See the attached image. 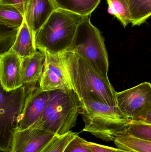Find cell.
<instances>
[{"mask_svg": "<svg viewBox=\"0 0 151 152\" xmlns=\"http://www.w3.org/2000/svg\"><path fill=\"white\" fill-rule=\"evenodd\" d=\"M72 89L80 101L92 99L111 106H117L116 92L110 83L88 61L69 51L59 53Z\"/></svg>", "mask_w": 151, "mask_h": 152, "instance_id": "6da1fadb", "label": "cell"}, {"mask_svg": "<svg viewBox=\"0 0 151 152\" xmlns=\"http://www.w3.org/2000/svg\"><path fill=\"white\" fill-rule=\"evenodd\" d=\"M82 111V104L72 89L50 91L44 112L31 127L44 129L56 135H64L75 126L77 118Z\"/></svg>", "mask_w": 151, "mask_h": 152, "instance_id": "7a4b0ae2", "label": "cell"}, {"mask_svg": "<svg viewBox=\"0 0 151 152\" xmlns=\"http://www.w3.org/2000/svg\"><path fill=\"white\" fill-rule=\"evenodd\" d=\"M81 114L85 124L82 131L106 142L113 141L126 134L130 121L117 106H111L92 99L81 101Z\"/></svg>", "mask_w": 151, "mask_h": 152, "instance_id": "3957f363", "label": "cell"}, {"mask_svg": "<svg viewBox=\"0 0 151 152\" xmlns=\"http://www.w3.org/2000/svg\"><path fill=\"white\" fill-rule=\"evenodd\" d=\"M83 17L57 8L35 35L36 49L55 53L67 50Z\"/></svg>", "mask_w": 151, "mask_h": 152, "instance_id": "277c9868", "label": "cell"}, {"mask_svg": "<svg viewBox=\"0 0 151 152\" xmlns=\"http://www.w3.org/2000/svg\"><path fill=\"white\" fill-rule=\"evenodd\" d=\"M65 51L80 55L104 77L108 78L109 60L104 38L99 29L84 17L78 25L72 42Z\"/></svg>", "mask_w": 151, "mask_h": 152, "instance_id": "5b68a950", "label": "cell"}, {"mask_svg": "<svg viewBox=\"0 0 151 152\" xmlns=\"http://www.w3.org/2000/svg\"><path fill=\"white\" fill-rule=\"evenodd\" d=\"M28 85L7 92L0 83V151H9L25 105Z\"/></svg>", "mask_w": 151, "mask_h": 152, "instance_id": "8992f818", "label": "cell"}, {"mask_svg": "<svg viewBox=\"0 0 151 152\" xmlns=\"http://www.w3.org/2000/svg\"><path fill=\"white\" fill-rule=\"evenodd\" d=\"M117 106L130 121L151 124V85L144 82L116 92Z\"/></svg>", "mask_w": 151, "mask_h": 152, "instance_id": "52a82bcc", "label": "cell"}, {"mask_svg": "<svg viewBox=\"0 0 151 152\" xmlns=\"http://www.w3.org/2000/svg\"><path fill=\"white\" fill-rule=\"evenodd\" d=\"M43 51L45 53V63L39 88L43 91L72 89L59 53Z\"/></svg>", "mask_w": 151, "mask_h": 152, "instance_id": "ba28073f", "label": "cell"}, {"mask_svg": "<svg viewBox=\"0 0 151 152\" xmlns=\"http://www.w3.org/2000/svg\"><path fill=\"white\" fill-rule=\"evenodd\" d=\"M50 91L39 88V82L28 85L25 105L20 117L17 130H23L33 126L44 112Z\"/></svg>", "mask_w": 151, "mask_h": 152, "instance_id": "9c48e42d", "label": "cell"}, {"mask_svg": "<svg viewBox=\"0 0 151 152\" xmlns=\"http://www.w3.org/2000/svg\"><path fill=\"white\" fill-rule=\"evenodd\" d=\"M56 135L40 129L17 130L8 152H41Z\"/></svg>", "mask_w": 151, "mask_h": 152, "instance_id": "30bf717a", "label": "cell"}, {"mask_svg": "<svg viewBox=\"0 0 151 152\" xmlns=\"http://www.w3.org/2000/svg\"><path fill=\"white\" fill-rule=\"evenodd\" d=\"M22 58L10 50L0 55V83L7 92L23 86Z\"/></svg>", "mask_w": 151, "mask_h": 152, "instance_id": "8fae6325", "label": "cell"}, {"mask_svg": "<svg viewBox=\"0 0 151 152\" xmlns=\"http://www.w3.org/2000/svg\"><path fill=\"white\" fill-rule=\"evenodd\" d=\"M57 8L53 0L26 1L24 9L25 21L34 36Z\"/></svg>", "mask_w": 151, "mask_h": 152, "instance_id": "7c38bea8", "label": "cell"}, {"mask_svg": "<svg viewBox=\"0 0 151 152\" xmlns=\"http://www.w3.org/2000/svg\"><path fill=\"white\" fill-rule=\"evenodd\" d=\"M45 59V53L40 50L31 56L22 58L21 68L23 85L39 82L43 72Z\"/></svg>", "mask_w": 151, "mask_h": 152, "instance_id": "4fadbf2b", "label": "cell"}, {"mask_svg": "<svg viewBox=\"0 0 151 152\" xmlns=\"http://www.w3.org/2000/svg\"><path fill=\"white\" fill-rule=\"evenodd\" d=\"M10 50L22 58L31 56L37 51L34 35L25 21L18 30L15 41Z\"/></svg>", "mask_w": 151, "mask_h": 152, "instance_id": "5bb4252c", "label": "cell"}, {"mask_svg": "<svg viewBox=\"0 0 151 152\" xmlns=\"http://www.w3.org/2000/svg\"><path fill=\"white\" fill-rule=\"evenodd\" d=\"M58 8L82 17L89 16L96 9L101 0H53Z\"/></svg>", "mask_w": 151, "mask_h": 152, "instance_id": "9a60e30c", "label": "cell"}, {"mask_svg": "<svg viewBox=\"0 0 151 152\" xmlns=\"http://www.w3.org/2000/svg\"><path fill=\"white\" fill-rule=\"evenodd\" d=\"M132 26L144 23L151 14V0H126Z\"/></svg>", "mask_w": 151, "mask_h": 152, "instance_id": "2e32d148", "label": "cell"}, {"mask_svg": "<svg viewBox=\"0 0 151 152\" xmlns=\"http://www.w3.org/2000/svg\"><path fill=\"white\" fill-rule=\"evenodd\" d=\"M24 21V12L19 8L0 4V25L11 29H18Z\"/></svg>", "mask_w": 151, "mask_h": 152, "instance_id": "e0dca14e", "label": "cell"}, {"mask_svg": "<svg viewBox=\"0 0 151 152\" xmlns=\"http://www.w3.org/2000/svg\"><path fill=\"white\" fill-rule=\"evenodd\" d=\"M118 149L128 152H151V141H146L127 134L117 137L114 141Z\"/></svg>", "mask_w": 151, "mask_h": 152, "instance_id": "ac0fdd59", "label": "cell"}, {"mask_svg": "<svg viewBox=\"0 0 151 152\" xmlns=\"http://www.w3.org/2000/svg\"><path fill=\"white\" fill-rule=\"evenodd\" d=\"M108 12L115 16L124 28L131 23L129 10L126 0H106Z\"/></svg>", "mask_w": 151, "mask_h": 152, "instance_id": "d6986e66", "label": "cell"}, {"mask_svg": "<svg viewBox=\"0 0 151 152\" xmlns=\"http://www.w3.org/2000/svg\"><path fill=\"white\" fill-rule=\"evenodd\" d=\"M125 134L139 139L151 141V124L140 121H130Z\"/></svg>", "mask_w": 151, "mask_h": 152, "instance_id": "ffe728a7", "label": "cell"}, {"mask_svg": "<svg viewBox=\"0 0 151 152\" xmlns=\"http://www.w3.org/2000/svg\"><path fill=\"white\" fill-rule=\"evenodd\" d=\"M78 133L70 131L62 136L56 135L41 152H63L69 143Z\"/></svg>", "mask_w": 151, "mask_h": 152, "instance_id": "44dd1931", "label": "cell"}, {"mask_svg": "<svg viewBox=\"0 0 151 152\" xmlns=\"http://www.w3.org/2000/svg\"><path fill=\"white\" fill-rule=\"evenodd\" d=\"M18 29H11L0 25V55L10 50Z\"/></svg>", "mask_w": 151, "mask_h": 152, "instance_id": "7402d4cb", "label": "cell"}, {"mask_svg": "<svg viewBox=\"0 0 151 152\" xmlns=\"http://www.w3.org/2000/svg\"><path fill=\"white\" fill-rule=\"evenodd\" d=\"M87 142L78 135L69 143L63 152H93L87 145Z\"/></svg>", "mask_w": 151, "mask_h": 152, "instance_id": "603a6c76", "label": "cell"}, {"mask_svg": "<svg viewBox=\"0 0 151 152\" xmlns=\"http://www.w3.org/2000/svg\"><path fill=\"white\" fill-rule=\"evenodd\" d=\"M87 145L93 152H117L116 149L105 145L87 142Z\"/></svg>", "mask_w": 151, "mask_h": 152, "instance_id": "cb8c5ba5", "label": "cell"}, {"mask_svg": "<svg viewBox=\"0 0 151 152\" xmlns=\"http://www.w3.org/2000/svg\"><path fill=\"white\" fill-rule=\"evenodd\" d=\"M26 1V0H0V4L15 5L23 11L24 13Z\"/></svg>", "mask_w": 151, "mask_h": 152, "instance_id": "d4e9b609", "label": "cell"}, {"mask_svg": "<svg viewBox=\"0 0 151 152\" xmlns=\"http://www.w3.org/2000/svg\"><path fill=\"white\" fill-rule=\"evenodd\" d=\"M116 151L117 152H128L126 151H123V150H120V149H116Z\"/></svg>", "mask_w": 151, "mask_h": 152, "instance_id": "484cf974", "label": "cell"}]
</instances>
